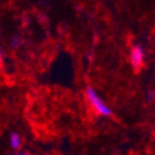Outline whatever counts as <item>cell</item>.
Segmentation results:
<instances>
[{
  "mask_svg": "<svg viewBox=\"0 0 155 155\" xmlns=\"http://www.w3.org/2000/svg\"><path fill=\"white\" fill-rule=\"evenodd\" d=\"M9 143H10V147L14 149V150H19L21 144H22V139H21V135L16 132L11 133L10 137H9Z\"/></svg>",
  "mask_w": 155,
  "mask_h": 155,
  "instance_id": "3",
  "label": "cell"
},
{
  "mask_svg": "<svg viewBox=\"0 0 155 155\" xmlns=\"http://www.w3.org/2000/svg\"><path fill=\"white\" fill-rule=\"evenodd\" d=\"M130 64L134 70H139L144 63V48L140 45H135L132 47L130 54H129Z\"/></svg>",
  "mask_w": 155,
  "mask_h": 155,
  "instance_id": "2",
  "label": "cell"
},
{
  "mask_svg": "<svg viewBox=\"0 0 155 155\" xmlns=\"http://www.w3.org/2000/svg\"><path fill=\"white\" fill-rule=\"evenodd\" d=\"M21 44H22V41H21V38L19 36H14L11 38V41H10L11 48H19L21 46Z\"/></svg>",
  "mask_w": 155,
  "mask_h": 155,
  "instance_id": "4",
  "label": "cell"
},
{
  "mask_svg": "<svg viewBox=\"0 0 155 155\" xmlns=\"http://www.w3.org/2000/svg\"><path fill=\"white\" fill-rule=\"evenodd\" d=\"M14 155H32V154H30V153H28V151H18V153H15Z\"/></svg>",
  "mask_w": 155,
  "mask_h": 155,
  "instance_id": "6",
  "label": "cell"
},
{
  "mask_svg": "<svg viewBox=\"0 0 155 155\" xmlns=\"http://www.w3.org/2000/svg\"><path fill=\"white\" fill-rule=\"evenodd\" d=\"M145 97H147L145 99H147L148 103H153L155 101V91H148Z\"/></svg>",
  "mask_w": 155,
  "mask_h": 155,
  "instance_id": "5",
  "label": "cell"
},
{
  "mask_svg": "<svg viewBox=\"0 0 155 155\" xmlns=\"http://www.w3.org/2000/svg\"><path fill=\"white\" fill-rule=\"evenodd\" d=\"M84 94H86V98L89 103L91 108L98 114L101 117H110L113 114L110 107L107 104V103L102 99V97L97 93V91L93 88V87H87L86 91H84Z\"/></svg>",
  "mask_w": 155,
  "mask_h": 155,
  "instance_id": "1",
  "label": "cell"
},
{
  "mask_svg": "<svg viewBox=\"0 0 155 155\" xmlns=\"http://www.w3.org/2000/svg\"><path fill=\"white\" fill-rule=\"evenodd\" d=\"M3 67V51H2V47H0V68Z\"/></svg>",
  "mask_w": 155,
  "mask_h": 155,
  "instance_id": "7",
  "label": "cell"
}]
</instances>
